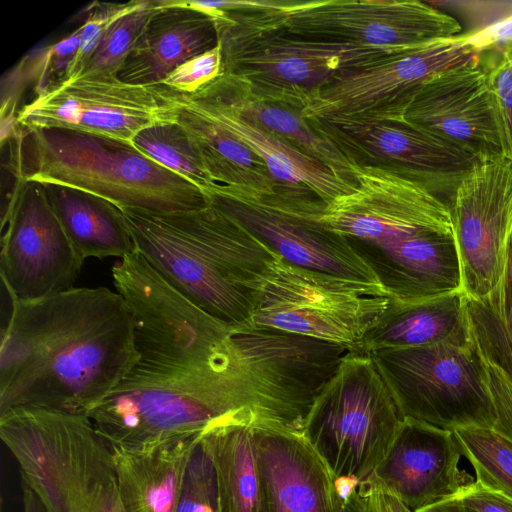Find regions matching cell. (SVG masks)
<instances>
[{"label": "cell", "instance_id": "cell-24", "mask_svg": "<svg viewBox=\"0 0 512 512\" xmlns=\"http://www.w3.org/2000/svg\"><path fill=\"white\" fill-rule=\"evenodd\" d=\"M207 85L229 105L322 163L341 182L355 189L357 182L353 162L313 121L302 115L301 109L265 98L254 92L244 80L231 74L223 73Z\"/></svg>", "mask_w": 512, "mask_h": 512}, {"label": "cell", "instance_id": "cell-32", "mask_svg": "<svg viewBox=\"0 0 512 512\" xmlns=\"http://www.w3.org/2000/svg\"><path fill=\"white\" fill-rule=\"evenodd\" d=\"M480 63L491 94L502 156L512 162V36Z\"/></svg>", "mask_w": 512, "mask_h": 512}, {"label": "cell", "instance_id": "cell-35", "mask_svg": "<svg viewBox=\"0 0 512 512\" xmlns=\"http://www.w3.org/2000/svg\"><path fill=\"white\" fill-rule=\"evenodd\" d=\"M133 4L134 1L123 4L94 3L95 7L90 9L85 22L80 26L79 50L66 78L75 74L90 57L109 24L127 12Z\"/></svg>", "mask_w": 512, "mask_h": 512}, {"label": "cell", "instance_id": "cell-42", "mask_svg": "<svg viewBox=\"0 0 512 512\" xmlns=\"http://www.w3.org/2000/svg\"><path fill=\"white\" fill-rule=\"evenodd\" d=\"M417 512H472L460 505L459 503L452 500H444L426 508H423Z\"/></svg>", "mask_w": 512, "mask_h": 512}, {"label": "cell", "instance_id": "cell-6", "mask_svg": "<svg viewBox=\"0 0 512 512\" xmlns=\"http://www.w3.org/2000/svg\"><path fill=\"white\" fill-rule=\"evenodd\" d=\"M389 304L378 284L299 268L278 257L262 275L242 326L356 348Z\"/></svg>", "mask_w": 512, "mask_h": 512}, {"label": "cell", "instance_id": "cell-5", "mask_svg": "<svg viewBox=\"0 0 512 512\" xmlns=\"http://www.w3.org/2000/svg\"><path fill=\"white\" fill-rule=\"evenodd\" d=\"M403 420L371 356L354 348L314 401L300 433L340 483L354 486L375 472Z\"/></svg>", "mask_w": 512, "mask_h": 512}, {"label": "cell", "instance_id": "cell-34", "mask_svg": "<svg viewBox=\"0 0 512 512\" xmlns=\"http://www.w3.org/2000/svg\"><path fill=\"white\" fill-rule=\"evenodd\" d=\"M222 73V53L215 48L197 55L170 72L162 84L179 92L193 93L213 81Z\"/></svg>", "mask_w": 512, "mask_h": 512}, {"label": "cell", "instance_id": "cell-13", "mask_svg": "<svg viewBox=\"0 0 512 512\" xmlns=\"http://www.w3.org/2000/svg\"><path fill=\"white\" fill-rule=\"evenodd\" d=\"M355 189L318 221L347 239L383 242L427 230H453L449 206L418 181L389 168L352 163Z\"/></svg>", "mask_w": 512, "mask_h": 512}, {"label": "cell", "instance_id": "cell-8", "mask_svg": "<svg viewBox=\"0 0 512 512\" xmlns=\"http://www.w3.org/2000/svg\"><path fill=\"white\" fill-rule=\"evenodd\" d=\"M482 48L460 34L346 72L313 94L302 115L328 125L403 117L421 88L439 73L478 62Z\"/></svg>", "mask_w": 512, "mask_h": 512}, {"label": "cell", "instance_id": "cell-28", "mask_svg": "<svg viewBox=\"0 0 512 512\" xmlns=\"http://www.w3.org/2000/svg\"><path fill=\"white\" fill-rule=\"evenodd\" d=\"M466 297L467 317L481 355L512 378V244L505 274L482 298Z\"/></svg>", "mask_w": 512, "mask_h": 512}, {"label": "cell", "instance_id": "cell-17", "mask_svg": "<svg viewBox=\"0 0 512 512\" xmlns=\"http://www.w3.org/2000/svg\"><path fill=\"white\" fill-rule=\"evenodd\" d=\"M259 512H341L345 492L303 435L254 421Z\"/></svg>", "mask_w": 512, "mask_h": 512}, {"label": "cell", "instance_id": "cell-21", "mask_svg": "<svg viewBox=\"0 0 512 512\" xmlns=\"http://www.w3.org/2000/svg\"><path fill=\"white\" fill-rule=\"evenodd\" d=\"M347 241L391 300L413 302L463 292L453 230H427L384 242Z\"/></svg>", "mask_w": 512, "mask_h": 512}, {"label": "cell", "instance_id": "cell-11", "mask_svg": "<svg viewBox=\"0 0 512 512\" xmlns=\"http://www.w3.org/2000/svg\"><path fill=\"white\" fill-rule=\"evenodd\" d=\"M16 177L2 213L1 279L11 299L30 301L73 287L76 255L43 184Z\"/></svg>", "mask_w": 512, "mask_h": 512}, {"label": "cell", "instance_id": "cell-29", "mask_svg": "<svg viewBox=\"0 0 512 512\" xmlns=\"http://www.w3.org/2000/svg\"><path fill=\"white\" fill-rule=\"evenodd\" d=\"M132 145L161 166L193 182L208 197L217 190L197 148L176 121L142 129L132 139Z\"/></svg>", "mask_w": 512, "mask_h": 512}, {"label": "cell", "instance_id": "cell-9", "mask_svg": "<svg viewBox=\"0 0 512 512\" xmlns=\"http://www.w3.org/2000/svg\"><path fill=\"white\" fill-rule=\"evenodd\" d=\"M176 121L174 90L116 75L75 74L51 82L17 113L24 130L66 129L132 144L142 129Z\"/></svg>", "mask_w": 512, "mask_h": 512}, {"label": "cell", "instance_id": "cell-10", "mask_svg": "<svg viewBox=\"0 0 512 512\" xmlns=\"http://www.w3.org/2000/svg\"><path fill=\"white\" fill-rule=\"evenodd\" d=\"M275 22L294 35L333 43L410 50L460 35L455 17L428 1H287Z\"/></svg>", "mask_w": 512, "mask_h": 512}, {"label": "cell", "instance_id": "cell-19", "mask_svg": "<svg viewBox=\"0 0 512 512\" xmlns=\"http://www.w3.org/2000/svg\"><path fill=\"white\" fill-rule=\"evenodd\" d=\"M404 118L480 161L503 157L480 61L434 76L415 96Z\"/></svg>", "mask_w": 512, "mask_h": 512}, {"label": "cell", "instance_id": "cell-33", "mask_svg": "<svg viewBox=\"0 0 512 512\" xmlns=\"http://www.w3.org/2000/svg\"><path fill=\"white\" fill-rule=\"evenodd\" d=\"M175 512H221L215 469L200 440L187 465Z\"/></svg>", "mask_w": 512, "mask_h": 512}, {"label": "cell", "instance_id": "cell-7", "mask_svg": "<svg viewBox=\"0 0 512 512\" xmlns=\"http://www.w3.org/2000/svg\"><path fill=\"white\" fill-rule=\"evenodd\" d=\"M403 419L454 431L493 428L484 360L473 339L368 353Z\"/></svg>", "mask_w": 512, "mask_h": 512}, {"label": "cell", "instance_id": "cell-2", "mask_svg": "<svg viewBox=\"0 0 512 512\" xmlns=\"http://www.w3.org/2000/svg\"><path fill=\"white\" fill-rule=\"evenodd\" d=\"M0 348V413L15 407L88 415L139 360L133 313L119 292L72 287L11 299Z\"/></svg>", "mask_w": 512, "mask_h": 512}, {"label": "cell", "instance_id": "cell-23", "mask_svg": "<svg viewBox=\"0 0 512 512\" xmlns=\"http://www.w3.org/2000/svg\"><path fill=\"white\" fill-rule=\"evenodd\" d=\"M202 433L145 449L111 446L125 512H175L190 457Z\"/></svg>", "mask_w": 512, "mask_h": 512}, {"label": "cell", "instance_id": "cell-18", "mask_svg": "<svg viewBox=\"0 0 512 512\" xmlns=\"http://www.w3.org/2000/svg\"><path fill=\"white\" fill-rule=\"evenodd\" d=\"M174 96L178 108L215 125L260 156L278 185L279 198L327 205L353 191L322 163L229 105L207 84L193 93L174 90Z\"/></svg>", "mask_w": 512, "mask_h": 512}, {"label": "cell", "instance_id": "cell-41", "mask_svg": "<svg viewBox=\"0 0 512 512\" xmlns=\"http://www.w3.org/2000/svg\"><path fill=\"white\" fill-rule=\"evenodd\" d=\"M341 512H364L358 485L352 487L345 495Z\"/></svg>", "mask_w": 512, "mask_h": 512}, {"label": "cell", "instance_id": "cell-31", "mask_svg": "<svg viewBox=\"0 0 512 512\" xmlns=\"http://www.w3.org/2000/svg\"><path fill=\"white\" fill-rule=\"evenodd\" d=\"M156 8V1H134L127 12L109 24L93 53L75 74L117 76L125 57Z\"/></svg>", "mask_w": 512, "mask_h": 512}, {"label": "cell", "instance_id": "cell-27", "mask_svg": "<svg viewBox=\"0 0 512 512\" xmlns=\"http://www.w3.org/2000/svg\"><path fill=\"white\" fill-rule=\"evenodd\" d=\"M76 253L86 258H124L136 251L119 207L72 188L43 184Z\"/></svg>", "mask_w": 512, "mask_h": 512}, {"label": "cell", "instance_id": "cell-37", "mask_svg": "<svg viewBox=\"0 0 512 512\" xmlns=\"http://www.w3.org/2000/svg\"><path fill=\"white\" fill-rule=\"evenodd\" d=\"M447 500L455 501L472 512H512L511 498L476 481Z\"/></svg>", "mask_w": 512, "mask_h": 512}, {"label": "cell", "instance_id": "cell-3", "mask_svg": "<svg viewBox=\"0 0 512 512\" xmlns=\"http://www.w3.org/2000/svg\"><path fill=\"white\" fill-rule=\"evenodd\" d=\"M12 168L24 181L59 185L119 208L185 212L207 207V193L132 144L66 129L16 130Z\"/></svg>", "mask_w": 512, "mask_h": 512}, {"label": "cell", "instance_id": "cell-40", "mask_svg": "<svg viewBox=\"0 0 512 512\" xmlns=\"http://www.w3.org/2000/svg\"><path fill=\"white\" fill-rule=\"evenodd\" d=\"M23 512H47L45 506L34 491L22 483Z\"/></svg>", "mask_w": 512, "mask_h": 512}, {"label": "cell", "instance_id": "cell-36", "mask_svg": "<svg viewBox=\"0 0 512 512\" xmlns=\"http://www.w3.org/2000/svg\"><path fill=\"white\" fill-rule=\"evenodd\" d=\"M482 358L496 415L493 429L512 442V378L496 364Z\"/></svg>", "mask_w": 512, "mask_h": 512}, {"label": "cell", "instance_id": "cell-25", "mask_svg": "<svg viewBox=\"0 0 512 512\" xmlns=\"http://www.w3.org/2000/svg\"><path fill=\"white\" fill-rule=\"evenodd\" d=\"M472 339L464 292L390 304L356 349L370 353Z\"/></svg>", "mask_w": 512, "mask_h": 512}, {"label": "cell", "instance_id": "cell-12", "mask_svg": "<svg viewBox=\"0 0 512 512\" xmlns=\"http://www.w3.org/2000/svg\"><path fill=\"white\" fill-rule=\"evenodd\" d=\"M461 264L463 292L490 294L502 280L512 244V162H477L459 182L449 205Z\"/></svg>", "mask_w": 512, "mask_h": 512}, {"label": "cell", "instance_id": "cell-15", "mask_svg": "<svg viewBox=\"0 0 512 512\" xmlns=\"http://www.w3.org/2000/svg\"><path fill=\"white\" fill-rule=\"evenodd\" d=\"M209 201L290 265L380 285L347 239L318 221L321 208H300L282 199L252 201L217 193L209 195Z\"/></svg>", "mask_w": 512, "mask_h": 512}, {"label": "cell", "instance_id": "cell-26", "mask_svg": "<svg viewBox=\"0 0 512 512\" xmlns=\"http://www.w3.org/2000/svg\"><path fill=\"white\" fill-rule=\"evenodd\" d=\"M252 414H239L206 429L200 441L216 473L221 512H259Z\"/></svg>", "mask_w": 512, "mask_h": 512}, {"label": "cell", "instance_id": "cell-22", "mask_svg": "<svg viewBox=\"0 0 512 512\" xmlns=\"http://www.w3.org/2000/svg\"><path fill=\"white\" fill-rule=\"evenodd\" d=\"M156 4L117 72L123 82L161 83L176 67L219 44L217 28L209 14L188 6L184 0Z\"/></svg>", "mask_w": 512, "mask_h": 512}, {"label": "cell", "instance_id": "cell-30", "mask_svg": "<svg viewBox=\"0 0 512 512\" xmlns=\"http://www.w3.org/2000/svg\"><path fill=\"white\" fill-rule=\"evenodd\" d=\"M475 481L512 499V442L489 427L453 431Z\"/></svg>", "mask_w": 512, "mask_h": 512}, {"label": "cell", "instance_id": "cell-4", "mask_svg": "<svg viewBox=\"0 0 512 512\" xmlns=\"http://www.w3.org/2000/svg\"><path fill=\"white\" fill-rule=\"evenodd\" d=\"M280 6L226 10L213 17L222 53L221 74L241 78L265 98L303 110L310 97L336 77L407 51L294 35L274 20Z\"/></svg>", "mask_w": 512, "mask_h": 512}, {"label": "cell", "instance_id": "cell-39", "mask_svg": "<svg viewBox=\"0 0 512 512\" xmlns=\"http://www.w3.org/2000/svg\"><path fill=\"white\" fill-rule=\"evenodd\" d=\"M80 45V27L59 42L49 46L48 73L55 72L63 80L76 58Z\"/></svg>", "mask_w": 512, "mask_h": 512}, {"label": "cell", "instance_id": "cell-16", "mask_svg": "<svg viewBox=\"0 0 512 512\" xmlns=\"http://www.w3.org/2000/svg\"><path fill=\"white\" fill-rule=\"evenodd\" d=\"M135 249L181 295L235 329L251 314L254 295L233 283L158 212L120 208Z\"/></svg>", "mask_w": 512, "mask_h": 512}, {"label": "cell", "instance_id": "cell-20", "mask_svg": "<svg viewBox=\"0 0 512 512\" xmlns=\"http://www.w3.org/2000/svg\"><path fill=\"white\" fill-rule=\"evenodd\" d=\"M453 431L404 419L373 473L411 512L447 500L475 481L460 467Z\"/></svg>", "mask_w": 512, "mask_h": 512}, {"label": "cell", "instance_id": "cell-1", "mask_svg": "<svg viewBox=\"0 0 512 512\" xmlns=\"http://www.w3.org/2000/svg\"><path fill=\"white\" fill-rule=\"evenodd\" d=\"M112 277L133 313L139 353L99 405L123 444L145 448L253 412L233 328L181 295L137 251L113 265Z\"/></svg>", "mask_w": 512, "mask_h": 512}, {"label": "cell", "instance_id": "cell-14", "mask_svg": "<svg viewBox=\"0 0 512 512\" xmlns=\"http://www.w3.org/2000/svg\"><path fill=\"white\" fill-rule=\"evenodd\" d=\"M314 123L353 163L382 166L408 176L448 206L459 182L480 161L404 116L371 123Z\"/></svg>", "mask_w": 512, "mask_h": 512}, {"label": "cell", "instance_id": "cell-38", "mask_svg": "<svg viewBox=\"0 0 512 512\" xmlns=\"http://www.w3.org/2000/svg\"><path fill=\"white\" fill-rule=\"evenodd\" d=\"M364 512H411L372 474L358 484Z\"/></svg>", "mask_w": 512, "mask_h": 512}]
</instances>
